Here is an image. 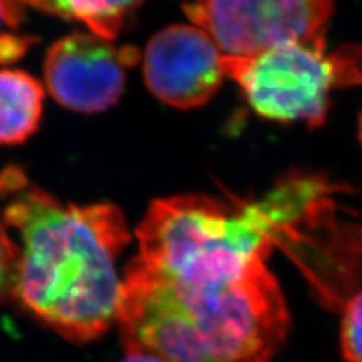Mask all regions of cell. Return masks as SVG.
Instances as JSON below:
<instances>
[{"label": "cell", "mask_w": 362, "mask_h": 362, "mask_svg": "<svg viewBox=\"0 0 362 362\" xmlns=\"http://www.w3.org/2000/svg\"><path fill=\"white\" fill-rule=\"evenodd\" d=\"M0 219L17 234L14 296L21 308L73 343L117 322L118 258L132 239L115 204H64L25 171H0Z\"/></svg>", "instance_id": "1"}, {"label": "cell", "mask_w": 362, "mask_h": 362, "mask_svg": "<svg viewBox=\"0 0 362 362\" xmlns=\"http://www.w3.org/2000/svg\"><path fill=\"white\" fill-rule=\"evenodd\" d=\"M117 323L126 354L165 362H269L290 314L267 262L230 279H180L132 258Z\"/></svg>", "instance_id": "2"}, {"label": "cell", "mask_w": 362, "mask_h": 362, "mask_svg": "<svg viewBox=\"0 0 362 362\" xmlns=\"http://www.w3.org/2000/svg\"><path fill=\"white\" fill-rule=\"evenodd\" d=\"M225 76L262 118L319 127L331 90L362 81V49L326 53V41L293 42L247 58L223 54Z\"/></svg>", "instance_id": "3"}, {"label": "cell", "mask_w": 362, "mask_h": 362, "mask_svg": "<svg viewBox=\"0 0 362 362\" xmlns=\"http://www.w3.org/2000/svg\"><path fill=\"white\" fill-rule=\"evenodd\" d=\"M186 16L230 58L325 41L334 0H186Z\"/></svg>", "instance_id": "4"}, {"label": "cell", "mask_w": 362, "mask_h": 362, "mask_svg": "<svg viewBox=\"0 0 362 362\" xmlns=\"http://www.w3.org/2000/svg\"><path fill=\"white\" fill-rule=\"evenodd\" d=\"M139 61L134 47H115L94 33L74 32L56 41L45 56L44 81L52 97L66 109L103 112L126 88L129 68Z\"/></svg>", "instance_id": "5"}, {"label": "cell", "mask_w": 362, "mask_h": 362, "mask_svg": "<svg viewBox=\"0 0 362 362\" xmlns=\"http://www.w3.org/2000/svg\"><path fill=\"white\" fill-rule=\"evenodd\" d=\"M223 77V53L199 28L169 26L154 35L145 49V83L173 107L206 105L218 93Z\"/></svg>", "instance_id": "6"}, {"label": "cell", "mask_w": 362, "mask_h": 362, "mask_svg": "<svg viewBox=\"0 0 362 362\" xmlns=\"http://www.w3.org/2000/svg\"><path fill=\"white\" fill-rule=\"evenodd\" d=\"M44 89L18 70H0V145L26 142L38 130Z\"/></svg>", "instance_id": "7"}, {"label": "cell", "mask_w": 362, "mask_h": 362, "mask_svg": "<svg viewBox=\"0 0 362 362\" xmlns=\"http://www.w3.org/2000/svg\"><path fill=\"white\" fill-rule=\"evenodd\" d=\"M144 0H64L62 18L82 21L97 37L115 40Z\"/></svg>", "instance_id": "8"}, {"label": "cell", "mask_w": 362, "mask_h": 362, "mask_svg": "<svg viewBox=\"0 0 362 362\" xmlns=\"http://www.w3.org/2000/svg\"><path fill=\"white\" fill-rule=\"evenodd\" d=\"M341 349L349 362H362V291L346 305L341 323Z\"/></svg>", "instance_id": "9"}, {"label": "cell", "mask_w": 362, "mask_h": 362, "mask_svg": "<svg viewBox=\"0 0 362 362\" xmlns=\"http://www.w3.org/2000/svg\"><path fill=\"white\" fill-rule=\"evenodd\" d=\"M17 255V245L0 219V305L14 296Z\"/></svg>", "instance_id": "10"}, {"label": "cell", "mask_w": 362, "mask_h": 362, "mask_svg": "<svg viewBox=\"0 0 362 362\" xmlns=\"http://www.w3.org/2000/svg\"><path fill=\"white\" fill-rule=\"evenodd\" d=\"M33 42H35V40L30 37H18L14 33L13 35L11 33L0 35V62H16L26 53Z\"/></svg>", "instance_id": "11"}, {"label": "cell", "mask_w": 362, "mask_h": 362, "mask_svg": "<svg viewBox=\"0 0 362 362\" xmlns=\"http://www.w3.org/2000/svg\"><path fill=\"white\" fill-rule=\"evenodd\" d=\"M25 17V5L20 0H0V30L17 29Z\"/></svg>", "instance_id": "12"}, {"label": "cell", "mask_w": 362, "mask_h": 362, "mask_svg": "<svg viewBox=\"0 0 362 362\" xmlns=\"http://www.w3.org/2000/svg\"><path fill=\"white\" fill-rule=\"evenodd\" d=\"M23 5H29L37 8L45 14L62 17V4L64 0H20Z\"/></svg>", "instance_id": "13"}, {"label": "cell", "mask_w": 362, "mask_h": 362, "mask_svg": "<svg viewBox=\"0 0 362 362\" xmlns=\"http://www.w3.org/2000/svg\"><path fill=\"white\" fill-rule=\"evenodd\" d=\"M119 362H165V361L146 354H126V358L121 359Z\"/></svg>", "instance_id": "14"}, {"label": "cell", "mask_w": 362, "mask_h": 362, "mask_svg": "<svg viewBox=\"0 0 362 362\" xmlns=\"http://www.w3.org/2000/svg\"><path fill=\"white\" fill-rule=\"evenodd\" d=\"M359 139L362 144V113H361V119H359Z\"/></svg>", "instance_id": "15"}]
</instances>
